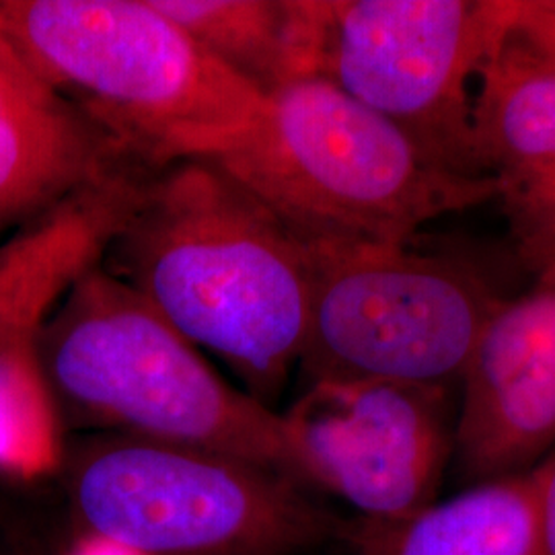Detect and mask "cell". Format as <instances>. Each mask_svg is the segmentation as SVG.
Here are the masks:
<instances>
[{"mask_svg": "<svg viewBox=\"0 0 555 555\" xmlns=\"http://www.w3.org/2000/svg\"><path fill=\"white\" fill-rule=\"evenodd\" d=\"M64 486L82 535L132 555H297L344 527L274 469L119 433L70 447Z\"/></svg>", "mask_w": 555, "mask_h": 555, "instance_id": "cell-5", "label": "cell"}, {"mask_svg": "<svg viewBox=\"0 0 555 555\" xmlns=\"http://www.w3.org/2000/svg\"><path fill=\"white\" fill-rule=\"evenodd\" d=\"M511 0H307L309 75L391 121L440 167L486 176L469 80L506 36Z\"/></svg>", "mask_w": 555, "mask_h": 555, "instance_id": "cell-6", "label": "cell"}, {"mask_svg": "<svg viewBox=\"0 0 555 555\" xmlns=\"http://www.w3.org/2000/svg\"><path fill=\"white\" fill-rule=\"evenodd\" d=\"M307 249L313 298L298 366L309 383H461L502 302L477 272L408 245Z\"/></svg>", "mask_w": 555, "mask_h": 555, "instance_id": "cell-7", "label": "cell"}, {"mask_svg": "<svg viewBox=\"0 0 555 555\" xmlns=\"http://www.w3.org/2000/svg\"><path fill=\"white\" fill-rule=\"evenodd\" d=\"M539 465L397 518L344 520L357 555H541Z\"/></svg>", "mask_w": 555, "mask_h": 555, "instance_id": "cell-12", "label": "cell"}, {"mask_svg": "<svg viewBox=\"0 0 555 555\" xmlns=\"http://www.w3.org/2000/svg\"><path fill=\"white\" fill-rule=\"evenodd\" d=\"M56 456V405L41 375L36 341H27L0 358V463L40 469Z\"/></svg>", "mask_w": 555, "mask_h": 555, "instance_id": "cell-14", "label": "cell"}, {"mask_svg": "<svg viewBox=\"0 0 555 555\" xmlns=\"http://www.w3.org/2000/svg\"><path fill=\"white\" fill-rule=\"evenodd\" d=\"M23 60L130 159H210L251 126L263 93L153 0H0Z\"/></svg>", "mask_w": 555, "mask_h": 555, "instance_id": "cell-2", "label": "cell"}, {"mask_svg": "<svg viewBox=\"0 0 555 555\" xmlns=\"http://www.w3.org/2000/svg\"><path fill=\"white\" fill-rule=\"evenodd\" d=\"M552 261H555V254L552 256V259H550V263H552ZM550 263H547V266H550Z\"/></svg>", "mask_w": 555, "mask_h": 555, "instance_id": "cell-18", "label": "cell"}, {"mask_svg": "<svg viewBox=\"0 0 555 555\" xmlns=\"http://www.w3.org/2000/svg\"><path fill=\"white\" fill-rule=\"evenodd\" d=\"M263 95L309 75L305 0H153Z\"/></svg>", "mask_w": 555, "mask_h": 555, "instance_id": "cell-13", "label": "cell"}, {"mask_svg": "<svg viewBox=\"0 0 555 555\" xmlns=\"http://www.w3.org/2000/svg\"><path fill=\"white\" fill-rule=\"evenodd\" d=\"M75 555H132L128 554L126 550H121L114 543H107V541H100V539H93V537H85L82 545L75 552Z\"/></svg>", "mask_w": 555, "mask_h": 555, "instance_id": "cell-17", "label": "cell"}, {"mask_svg": "<svg viewBox=\"0 0 555 555\" xmlns=\"http://www.w3.org/2000/svg\"><path fill=\"white\" fill-rule=\"evenodd\" d=\"M130 160L0 31V224L59 206Z\"/></svg>", "mask_w": 555, "mask_h": 555, "instance_id": "cell-11", "label": "cell"}, {"mask_svg": "<svg viewBox=\"0 0 555 555\" xmlns=\"http://www.w3.org/2000/svg\"><path fill=\"white\" fill-rule=\"evenodd\" d=\"M155 173L100 263L270 408L309 334V249L210 160Z\"/></svg>", "mask_w": 555, "mask_h": 555, "instance_id": "cell-1", "label": "cell"}, {"mask_svg": "<svg viewBox=\"0 0 555 555\" xmlns=\"http://www.w3.org/2000/svg\"><path fill=\"white\" fill-rule=\"evenodd\" d=\"M36 352L52 401L73 426L217 451L297 481L282 414L222 380L101 263L60 298Z\"/></svg>", "mask_w": 555, "mask_h": 555, "instance_id": "cell-4", "label": "cell"}, {"mask_svg": "<svg viewBox=\"0 0 555 555\" xmlns=\"http://www.w3.org/2000/svg\"><path fill=\"white\" fill-rule=\"evenodd\" d=\"M477 79V160L496 178L518 254L537 274L555 254V70L502 40Z\"/></svg>", "mask_w": 555, "mask_h": 555, "instance_id": "cell-10", "label": "cell"}, {"mask_svg": "<svg viewBox=\"0 0 555 555\" xmlns=\"http://www.w3.org/2000/svg\"><path fill=\"white\" fill-rule=\"evenodd\" d=\"M504 40L555 70V0H511Z\"/></svg>", "mask_w": 555, "mask_h": 555, "instance_id": "cell-15", "label": "cell"}, {"mask_svg": "<svg viewBox=\"0 0 555 555\" xmlns=\"http://www.w3.org/2000/svg\"><path fill=\"white\" fill-rule=\"evenodd\" d=\"M305 245H408L451 212L500 198L332 82L302 77L266 93L258 118L210 157Z\"/></svg>", "mask_w": 555, "mask_h": 555, "instance_id": "cell-3", "label": "cell"}, {"mask_svg": "<svg viewBox=\"0 0 555 555\" xmlns=\"http://www.w3.org/2000/svg\"><path fill=\"white\" fill-rule=\"evenodd\" d=\"M539 476L541 555H555V451L539 463Z\"/></svg>", "mask_w": 555, "mask_h": 555, "instance_id": "cell-16", "label": "cell"}, {"mask_svg": "<svg viewBox=\"0 0 555 555\" xmlns=\"http://www.w3.org/2000/svg\"><path fill=\"white\" fill-rule=\"evenodd\" d=\"M282 420L298 486L341 498L364 518L433 504L453 461L449 387L319 380Z\"/></svg>", "mask_w": 555, "mask_h": 555, "instance_id": "cell-8", "label": "cell"}, {"mask_svg": "<svg viewBox=\"0 0 555 555\" xmlns=\"http://www.w3.org/2000/svg\"><path fill=\"white\" fill-rule=\"evenodd\" d=\"M555 451V261L502 300L461 377L453 465L465 483L515 476Z\"/></svg>", "mask_w": 555, "mask_h": 555, "instance_id": "cell-9", "label": "cell"}]
</instances>
